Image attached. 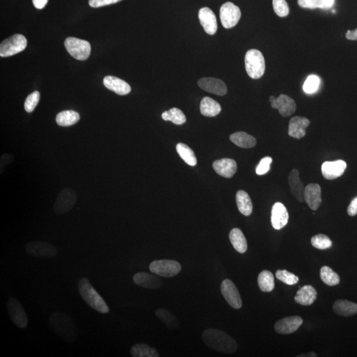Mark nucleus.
Listing matches in <instances>:
<instances>
[{"label": "nucleus", "instance_id": "1", "mask_svg": "<svg viewBox=\"0 0 357 357\" xmlns=\"http://www.w3.org/2000/svg\"><path fill=\"white\" fill-rule=\"evenodd\" d=\"M202 337L209 348L219 353L231 354L237 351V343L224 331L208 329L204 331Z\"/></svg>", "mask_w": 357, "mask_h": 357}, {"label": "nucleus", "instance_id": "2", "mask_svg": "<svg viewBox=\"0 0 357 357\" xmlns=\"http://www.w3.org/2000/svg\"><path fill=\"white\" fill-rule=\"evenodd\" d=\"M49 325L58 335L67 342H73L78 337V328L72 317L62 312L50 315Z\"/></svg>", "mask_w": 357, "mask_h": 357}, {"label": "nucleus", "instance_id": "3", "mask_svg": "<svg viewBox=\"0 0 357 357\" xmlns=\"http://www.w3.org/2000/svg\"><path fill=\"white\" fill-rule=\"evenodd\" d=\"M78 289L81 297L90 307L101 314H108L110 312V308L105 300L100 294L97 293L86 278H83L80 280L78 282Z\"/></svg>", "mask_w": 357, "mask_h": 357}, {"label": "nucleus", "instance_id": "4", "mask_svg": "<svg viewBox=\"0 0 357 357\" xmlns=\"http://www.w3.org/2000/svg\"><path fill=\"white\" fill-rule=\"evenodd\" d=\"M245 66L248 76L254 80L265 74V62L263 54L256 49L248 50L245 57Z\"/></svg>", "mask_w": 357, "mask_h": 357}, {"label": "nucleus", "instance_id": "5", "mask_svg": "<svg viewBox=\"0 0 357 357\" xmlns=\"http://www.w3.org/2000/svg\"><path fill=\"white\" fill-rule=\"evenodd\" d=\"M64 45L69 54L78 60H87L91 53L89 42L82 39L69 37L65 41Z\"/></svg>", "mask_w": 357, "mask_h": 357}, {"label": "nucleus", "instance_id": "6", "mask_svg": "<svg viewBox=\"0 0 357 357\" xmlns=\"http://www.w3.org/2000/svg\"><path fill=\"white\" fill-rule=\"evenodd\" d=\"M26 38L22 34H15L2 42L0 45V56L8 57L22 52L27 47Z\"/></svg>", "mask_w": 357, "mask_h": 357}, {"label": "nucleus", "instance_id": "7", "mask_svg": "<svg viewBox=\"0 0 357 357\" xmlns=\"http://www.w3.org/2000/svg\"><path fill=\"white\" fill-rule=\"evenodd\" d=\"M150 270L156 275L163 277H173L182 271V266L178 262L168 259H162L152 262Z\"/></svg>", "mask_w": 357, "mask_h": 357}, {"label": "nucleus", "instance_id": "8", "mask_svg": "<svg viewBox=\"0 0 357 357\" xmlns=\"http://www.w3.org/2000/svg\"><path fill=\"white\" fill-rule=\"evenodd\" d=\"M77 201V194L70 189L62 190L56 199L53 210L56 214L64 215L69 212L76 205Z\"/></svg>", "mask_w": 357, "mask_h": 357}, {"label": "nucleus", "instance_id": "9", "mask_svg": "<svg viewBox=\"0 0 357 357\" xmlns=\"http://www.w3.org/2000/svg\"><path fill=\"white\" fill-rule=\"evenodd\" d=\"M240 9L231 2H226L220 9V17L225 29H231L238 24L241 18Z\"/></svg>", "mask_w": 357, "mask_h": 357}, {"label": "nucleus", "instance_id": "10", "mask_svg": "<svg viewBox=\"0 0 357 357\" xmlns=\"http://www.w3.org/2000/svg\"><path fill=\"white\" fill-rule=\"evenodd\" d=\"M25 251L29 256L41 258H50L57 254V248L54 245L50 243L39 241L27 243L25 245Z\"/></svg>", "mask_w": 357, "mask_h": 357}, {"label": "nucleus", "instance_id": "11", "mask_svg": "<svg viewBox=\"0 0 357 357\" xmlns=\"http://www.w3.org/2000/svg\"><path fill=\"white\" fill-rule=\"evenodd\" d=\"M270 101L271 108L279 110L282 117H290L294 114L296 110L295 101L287 95L281 94L278 97L271 96Z\"/></svg>", "mask_w": 357, "mask_h": 357}, {"label": "nucleus", "instance_id": "12", "mask_svg": "<svg viewBox=\"0 0 357 357\" xmlns=\"http://www.w3.org/2000/svg\"><path fill=\"white\" fill-rule=\"evenodd\" d=\"M8 313L11 320L20 328H25L28 324V318L24 308L15 298H10L7 303Z\"/></svg>", "mask_w": 357, "mask_h": 357}, {"label": "nucleus", "instance_id": "13", "mask_svg": "<svg viewBox=\"0 0 357 357\" xmlns=\"http://www.w3.org/2000/svg\"><path fill=\"white\" fill-rule=\"evenodd\" d=\"M221 293L228 305L234 309H240L242 300L236 285L231 280L225 279L221 284Z\"/></svg>", "mask_w": 357, "mask_h": 357}, {"label": "nucleus", "instance_id": "14", "mask_svg": "<svg viewBox=\"0 0 357 357\" xmlns=\"http://www.w3.org/2000/svg\"><path fill=\"white\" fill-rule=\"evenodd\" d=\"M302 324V317L300 316L286 317L276 322L275 330L279 334H291L297 331Z\"/></svg>", "mask_w": 357, "mask_h": 357}, {"label": "nucleus", "instance_id": "15", "mask_svg": "<svg viewBox=\"0 0 357 357\" xmlns=\"http://www.w3.org/2000/svg\"><path fill=\"white\" fill-rule=\"evenodd\" d=\"M346 168V162L343 160L326 162L322 164V173L326 180H333L344 174Z\"/></svg>", "mask_w": 357, "mask_h": 357}, {"label": "nucleus", "instance_id": "16", "mask_svg": "<svg viewBox=\"0 0 357 357\" xmlns=\"http://www.w3.org/2000/svg\"><path fill=\"white\" fill-rule=\"evenodd\" d=\"M199 86L205 91L217 96H223L226 94V85L223 81L213 78H201L198 82Z\"/></svg>", "mask_w": 357, "mask_h": 357}, {"label": "nucleus", "instance_id": "17", "mask_svg": "<svg viewBox=\"0 0 357 357\" xmlns=\"http://www.w3.org/2000/svg\"><path fill=\"white\" fill-rule=\"evenodd\" d=\"M289 213L281 203H276L271 211V224L273 228L279 230L283 228L289 222Z\"/></svg>", "mask_w": 357, "mask_h": 357}, {"label": "nucleus", "instance_id": "18", "mask_svg": "<svg viewBox=\"0 0 357 357\" xmlns=\"http://www.w3.org/2000/svg\"><path fill=\"white\" fill-rule=\"evenodd\" d=\"M304 198L312 210H317L322 202L321 187L316 183L308 185L305 187Z\"/></svg>", "mask_w": 357, "mask_h": 357}, {"label": "nucleus", "instance_id": "19", "mask_svg": "<svg viewBox=\"0 0 357 357\" xmlns=\"http://www.w3.org/2000/svg\"><path fill=\"white\" fill-rule=\"evenodd\" d=\"M201 25L206 33L213 35L217 31L218 25L215 14L210 8H203L199 11Z\"/></svg>", "mask_w": 357, "mask_h": 357}, {"label": "nucleus", "instance_id": "20", "mask_svg": "<svg viewBox=\"0 0 357 357\" xmlns=\"http://www.w3.org/2000/svg\"><path fill=\"white\" fill-rule=\"evenodd\" d=\"M310 123L309 119L306 117L296 116L292 118L289 124V135L296 139L305 137Z\"/></svg>", "mask_w": 357, "mask_h": 357}, {"label": "nucleus", "instance_id": "21", "mask_svg": "<svg viewBox=\"0 0 357 357\" xmlns=\"http://www.w3.org/2000/svg\"><path fill=\"white\" fill-rule=\"evenodd\" d=\"M133 280L134 283L145 289H158L163 284L160 278L146 272L136 273L134 275Z\"/></svg>", "mask_w": 357, "mask_h": 357}, {"label": "nucleus", "instance_id": "22", "mask_svg": "<svg viewBox=\"0 0 357 357\" xmlns=\"http://www.w3.org/2000/svg\"><path fill=\"white\" fill-rule=\"evenodd\" d=\"M213 168L216 172L222 177H233L237 171V164L233 159L224 158L213 163Z\"/></svg>", "mask_w": 357, "mask_h": 357}, {"label": "nucleus", "instance_id": "23", "mask_svg": "<svg viewBox=\"0 0 357 357\" xmlns=\"http://www.w3.org/2000/svg\"><path fill=\"white\" fill-rule=\"evenodd\" d=\"M103 84L108 90L120 96H125L131 92L129 83L115 76H106L103 80Z\"/></svg>", "mask_w": 357, "mask_h": 357}, {"label": "nucleus", "instance_id": "24", "mask_svg": "<svg viewBox=\"0 0 357 357\" xmlns=\"http://www.w3.org/2000/svg\"><path fill=\"white\" fill-rule=\"evenodd\" d=\"M289 183L291 187V191L293 195L300 203L305 201L304 194H305V188L303 183L301 181L299 172L296 169L291 171L289 175Z\"/></svg>", "mask_w": 357, "mask_h": 357}, {"label": "nucleus", "instance_id": "25", "mask_svg": "<svg viewBox=\"0 0 357 357\" xmlns=\"http://www.w3.org/2000/svg\"><path fill=\"white\" fill-rule=\"evenodd\" d=\"M317 296L316 290L311 285H305L298 290L294 300L302 306H310L316 301Z\"/></svg>", "mask_w": 357, "mask_h": 357}, {"label": "nucleus", "instance_id": "26", "mask_svg": "<svg viewBox=\"0 0 357 357\" xmlns=\"http://www.w3.org/2000/svg\"><path fill=\"white\" fill-rule=\"evenodd\" d=\"M201 114L208 117H216L221 112L222 108L217 101L209 97H204L201 102Z\"/></svg>", "mask_w": 357, "mask_h": 357}, {"label": "nucleus", "instance_id": "27", "mask_svg": "<svg viewBox=\"0 0 357 357\" xmlns=\"http://www.w3.org/2000/svg\"><path fill=\"white\" fill-rule=\"evenodd\" d=\"M229 240L234 249L240 254H244L247 249V243L245 236L239 228L231 229L229 234Z\"/></svg>", "mask_w": 357, "mask_h": 357}, {"label": "nucleus", "instance_id": "28", "mask_svg": "<svg viewBox=\"0 0 357 357\" xmlns=\"http://www.w3.org/2000/svg\"><path fill=\"white\" fill-rule=\"evenodd\" d=\"M234 145L242 148H252L256 145V139L244 132H238L229 136Z\"/></svg>", "mask_w": 357, "mask_h": 357}, {"label": "nucleus", "instance_id": "29", "mask_svg": "<svg viewBox=\"0 0 357 357\" xmlns=\"http://www.w3.org/2000/svg\"><path fill=\"white\" fill-rule=\"evenodd\" d=\"M333 309L336 314L342 316H351L357 314L356 304L348 300L336 301L333 306Z\"/></svg>", "mask_w": 357, "mask_h": 357}, {"label": "nucleus", "instance_id": "30", "mask_svg": "<svg viewBox=\"0 0 357 357\" xmlns=\"http://www.w3.org/2000/svg\"><path fill=\"white\" fill-rule=\"evenodd\" d=\"M236 203L239 211L245 217L251 215L253 204L249 194L244 191H239L236 194Z\"/></svg>", "mask_w": 357, "mask_h": 357}, {"label": "nucleus", "instance_id": "31", "mask_svg": "<svg viewBox=\"0 0 357 357\" xmlns=\"http://www.w3.org/2000/svg\"><path fill=\"white\" fill-rule=\"evenodd\" d=\"M80 119V115L76 111L68 110L59 113L56 120L60 127H69L77 123Z\"/></svg>", "mask_w": 357, "mask_h": 357}, {"label": "nucleus", "instance_id": "32", "mask_svg": "<svg viewBox=\"0 0 357 357\" xmlns=\"http://www.w3.org/2000/svg\"><path fill=\"white\" fill-rule=\"evenodd\" d=\"M258 285L261 291L270 293L275 289L274 275L270 271L264 270L258 276Z\"/></svg>", "mask_w": 357, "mask_h": 357}, {"label": "nucleus", "instance_id": "33", "mask_svg": "<svg viewBox=\"0 0 357 357\" xmlns=\"http://www.w3.org/2000/svg\"><path fill=\"white\" fill-rule=\"evenodd\" d=\"M131 354L133 357H158L159 354L157 350L147 344H138L134 345L131 349Z\"/></svg>", "mask_w": 357, "mask_h": 357}, {"label": "nucleus", "instance_id": "34", "mask_svg": "<svg viewBox=\"0 0 357 357\" xmlns=\"http://www.w3.org/2000/svg\"><path fill=\"white\" fill-rule=\"evenodd\" d=\"M156 315L170 330H175L178 328V320L177 317L169 310L164 309V308H159L156 310Z\"/></svg>", "mask_w": 357, "mask_h": 357}, {"label": "nucleus", "instance_id": "35", "mask_svg": "<svg viewBox=\"0 0 357 357\" xmlns=\"http://www.w3.org/2000/svg\"><path fill=\"white\" fill-rule=\"evenodd\" d=\"M335 0H298V6L305 9H330Z\"/></svg>", "mask_w": 357, "mask_h": 357}, {"label": "nucleus", "instance_id": "36", "mask_svg": "<svg viewBox=\"0 0 357 357\" xmlns=\"http://www.w3.org/2000/svg\"><path fill=\"white\" fill-rule=\"evenodd\" d=\"M178 154L188 165L195 166L197 160L195 155L188 146L183 143H178L176 147Z\"/></svg>", "mask_w": 357, "mask_h": 357}, {"label": "nucleus", "instance_id": "37", "mask_svg": "<svg viewBox=\"0 0 357 357\" xmlns=\"http://www.w3.org/2000/svg\"><path fill=\"white\" fill-rule=\"evenodd\" d=\"M162 117L166 121H171L177 125L184 124L187 120L184 113L178 108H172L165 111L162 113Z\"/></svg>", "mask_w": 357, "mask_h": 357}, {"label": "nucleus", "instance_id": "38", "mask_svg": "<svg viewBox=\"0 0 357 357\" xmlns=\"http://www.w3.org/2000/svg\"><path fill=\"white\" fill-rule=\"evenodd\" d=\"M320 278L324 283L330 287L336 286L340 282L339 275L328 266L321 268Z\"/></svg>", "mask_w": 357, "mask_h": 357}, {"label": "nucleus", "instance_id": "39", "mask_svg": "<svg viewBox=\"0 0 357 357\" xmlns=\"http://www.w3.org/2000/svg\"><path fill=\"white\" fill-rule=\"evenodd\" d=\"M313 246L318 249H327L332 246V241L328 236L324 234H317L311 239Z\"/></svg>", "mask_w": 357, "mask_h": 357}, {"label": "nucleus", "instance_id": "40", "mask_svg": "<svg viewBox=\"0 0 357 357\" xmlns=\"http://www.w3.org/2000/svg\"><path fill=\"white\" fill-rule=\"evenodd\" d=\"M276 277L280 281L287 285H294L297 284L299 278L297 276L287 271V270H278L276 272Z\"/></svg>", "mask_w": 357, "mask_h": 357}, {"label": "nucleus", "instance_id": "41", "mask_svg": "<svg viewBox=\"0 0 357 357\" xmlns=\"http://www.w3.org/2000/svg\"><path fill=\"white\" fill-rule=\"evenodd\" d=\"M319 78L316 75H310L308 76L307 80L305 81L303 85V90L308 94H314L318 90Z\"/></svg>", "mask_w": 357, "mask_h": 357}, {"label": "nucleus", "instance_id": "42", "mask_svg": "<svg viewBox=\"0 0 357 357\" xmlns=\"http://www.w3.org/2000/svg\"><path fill=\"white\" fill-rule=\"evenodd\" d=\"M275 12L280 17H286L289 13V7L286 0H273Z\"/></svg>", "mask_w": 357, "mask_h": 357}, {"label": "nucleus", "instance_id": "43", "mask_svg": "<svg viewBox=\"0 0 357 357\" xmlns=\"http://www.w3.org/2000/svg\"><path fill=\"white\" fill-rule=\"evenodd\" d=\"M41 95L39 92H34L27 97L25 102V110L27 113H32L40 101Z\"/></svg>", "mask_w": 357, "mask_h": 357}, {"label": "nucleus", "instance_id": "44", "mask_svg": "<svg viewBox=\"0 0 357 357\" xmlns=\"http://www.w3.org/2000/svg\"><path fill=\"white\" fill-rule=\"evenodd\" d=\"M273 159L271 157H265L259 162V165L256 168V173L257 175H265L270 170V166L272 163Z\"/></svg>", "mask_w": 357, "mask_h": 357}, {"label": "nucleus", "instance_id": "45", "mask_svg": "<svg viewBox=\"0 0 357 357\" xmlns=\"http://www.w3.org/2000/svg\"><path fill=\"white\" fill-rule=\"evenodd\" d=\"M122 0H90L89 4L92 8H97L108 6V5L117 4Z\"/></svg>", "mask_w": 357, "mask_h": 357}, {"label": "nucleus", "instance_id": "46", "mask_svg": "<svg viewBox=\"0 0 357 357\" xmlns=\"http://www.w3.org/2000/svg\"><path fill=\"white\" fill-rule=\"evenodd\" d=\"M347 213L351 217H354L357 215V197L350 204L348 208H347Z\"/></svg>", "mask_w": 357, "mask_h": 357}, {"label": "nucleus", "instance_id": "47", "mask_svg": "<svg viewBox=\"0 0 357 357\" xmlns=\"http://www.w3.org/2000/svg\"><path fill=\"white\" fill-rule=\"evenodd\" d=\"M346 38L350 41H357V29L349 30L345 34Z\"/></svg>", "mask_w": 357, "mask_h": 357}, {"label": "nucleus", "instance_id": "48", "mask_svg": "<svg viewBox=\"0 0 357 357\" xmlns=\"http://www.w3.org/2000/svg\"><path fill=\"white\" fill-rule=\"evenodd\" d=\"M48 1V0H32V3L37 9H41L45 8Z\"/></svg>", "mask_w": 357, "mask_h": 357}, {"label": "nucleus", "instance_id": "49", "mask_svg": "<svg viewBox=\"0 0 357 357\" xmlns=\"http://www.w3.org/2000/svg\"><path fill=\"white\" fill-rule=\"evenodd\" d=\"M315 357L317 356V354L314 353H309L307 354H300V355H298V357Z\"/></svg>", "mask_w": 357, "mask_h": 357}]
</instances>
